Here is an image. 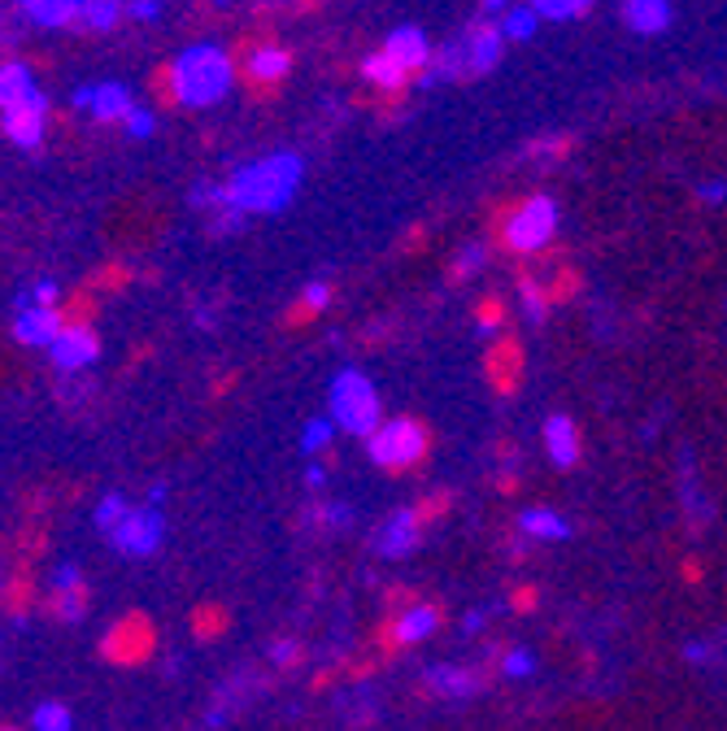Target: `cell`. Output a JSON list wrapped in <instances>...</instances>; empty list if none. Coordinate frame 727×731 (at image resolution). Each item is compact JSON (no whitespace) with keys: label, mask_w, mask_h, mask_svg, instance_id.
Wrapping results in <instances>:
<instances>
[{"label":"cell","mask_w":727,"mask_h":731,"mask_svg":"<svg viewBox=\"0 0 727 731\" xmlns=\"http://www.w3.org/2000/svg\"><path fill=\"white\" fill-rule=\"evenodd\" d=\"M331 419H340L344 432L353 436H375L384 427V410H380V393L371 388L367 375L357 371H340L331 384Z\"/></svg>","instance_id":"3957f363"},{"label":"cell","mask_w":727,"mask_h":731,"mask_svg":"<svg viewBox=\"0 0 727 731\" xmlns=\"http://www.w3.org/2000/svg\"><path fill=\"white\" fill-rule=\"evenodd\" d=\"M484 10H488V14H506L510 0H484Z\"/></svg>","instance_id":"7bdbcfd3"},{"label":"cell","mask_w":727,"mask_h":731,"mask_svg":"<svg viewBox=\"0 0 727 731\" xmlns=\"http://www.w3.org/2000/svg\"><path fill=\"white\" fill-rule=\"evenodd\" d=\"M501 53H506V31L501 27H475L471 40H467V70L484 75L501 62Z\"/></svg>","instance_id":"e0dca14e"},{"label":"cell","mask_w":727,"mask_h":731,"mask_svg":"<svg viewBox=\"0 0 727 731\" xmlns=\"http://www.w3.org/2000/svg\"><path fill=\"white\" fill-rule=\"evenodd\" d=\"M235 84V62L218 44H192L166 75L162 92L179 105H218Z\"/></svg>","instance_id":"7a4b0ae2"},{"label":"cell","mask_w":727,"mask_h":731,"mask_svg":"<svg viewBox=\"0 0 727 731\" xmlns=\"http://www.w3.org/2000/svg\"><path fill=\"white\" fill-rule=\"evenodd\" d=\"M192 623H196V636L214 640V636H222V627H227V610H218V605H201V610L192 614Z\"/></svg>","instance_id":"f546056e"},{"label":"cell","mask_w":727,"mask_h":731,"mask_svg":"<svg viewBox=\"0 0 727 731\" xmlns=\"http://www.w3.org/2000/svg\"><path fill=\"white\" fill-rule=\"evenodd\" d=\"M23 14L40 27H66L84 14V0H18Z\"/></svg>","instance_id":"ffe728a7"},{"label":"cell","mask_w":727,"mask_h":731,"mask_svg":"<svg viewBox=\"0 0 727 731\" xmlns=\"http://www.w3.org/2000/svg\"><path fill=\"white\" fill-rule=\"evenodd\" d=\"M301 183V157L296 153H270L227 179V209L244 214H279Z\"/></svg>","instance_id":"6da1fadb"},{"label":"cell","mask_w":727,"mask_h":731,"mask_svg":"<svg viewBox=\"0 0 727 731\" xmlns=\"http://www.w3.org/2000/svg\"><path fill=\"white\" fill-rule=\"evenodd\" d=\"M410 75H419L428 62H432V49H428V36L419 31V27H397L393 36H388V44H384Z\"/></svg>","instance_id":"ac0fdd59"},{"label":"cell","mask_w":727,"mask_h":731,"mask_svg":"<svg viewBox=\"0 0 727 731\" xmlns=\"http://www.w3.org/2000/svg\"><path fill=\"white\" fill-rule=\"evenodd\" d=\"M75 105L97 114V123H118L127 118L136 105H131V92L123 84H97V88H79L75 92Z\"/></svg>","instance_id":"30bf717a"},{"label":"cell","mask_w":727,"mask_h":731,"mask_svg":"<svg viewBox=\"0 0 727 731\" xmlns=\"http://www.w3.org/2000/svg\"><path fill=\"white\" fill-rule=\"evenodd\" d=\"M123 14H127V0H84V27H92V31H114L118 23H123Z\"/></svg>","instance_id":"603a6c76"},{"label":"cell","mask_w":727,"mask_h":731,"mask_svg":"<svg viewBox=\"0 0 727 731\" xmlns=\"http://www.w3.org/2000/svg\"><path fill=\"white\" fill-rule=\"evenodd\" d=\"M127 514H131V505H127L123 497H105V501H101V510H97V527H101V531H114Z\"/></svg>","instance_id":"1f68e13d"},{"label":"cell","mask_w":727,"mask_h":731,"mask_svg":"<svg viewBox=\"0 0 727 731\" xmlns=\"http://www.w3.org/2000/svg\"><path fill=\"white\" fill-rule=\"evenodd\" d=\"M436 623H441V610L436 605H406L384 631H380V644L384 649H397V644H414V640H423V636H432L436 631Z\"/></svg>","instance_id":"9c48e42d"},{"label":"cell","mask_w":727,"mask_h":731,"mask_svg":"<svg viewBox=\"0 0 727 731\" xmlns=\"http://www.w3.org/2000/svg\"><path fill=\"white\" fill-rule=\"evenodd\" d=\"M497 322H501V300H484V305H480V326L493 331Z\"/></svg>","instance_id":"74e56055"},{"label":"cell","mask_w":727,"mask_h":731,"mask_svg":"<svg viewBox=\"0 0 727 731\" xmlns=\"http://www.w3.org/2000/svg\"><path fill=\"white\" fill-rule=\"evenodd\" d=\"M270 657H275L279 666H296V657H301V644H296V640H279V644L270 649Z\"/></svg>","instance_id":"e575fe53"},{"label":"cell","mask_w":727,"mask_h":731,"mask_svg":"<svg viewBox=\"0 0 727 731\" xmlns=\"http://www.w3.org/2000/svg\"><path fill=\"white\" fill-rule=\"evenodd\" d=\"M44 123H49V101L40 92H27L23 101L5 105V136L18 149H36L44 140Z\"/></svg>","instance_id":"52a82bcc"},{"label":"cell","mask_w":727,"mask_h":731,"mask_svg":"<svg viewBox=\"0 0 727 731\" xmlns=\"http://www.w3.org/2000/svg\"><path fill=\"white\" fill-rule=\"evenodd\" d=\"M506 670L523 675V670H527V653H510V657H506Z\"/></svg>","instance_id":"60d3db41"},{"label":"cell","mask_w":727,"mask_h":731,"mask_svg":"<svg viewBox=\"0 0 727 731\" xmlns=\"http://www.w3.org/2000/svg\"><path fill=\"white\" fill-rule=\"evenodd\" d=\"M162 14V0H131V18H157Z\"/></svg>","instance_id":"f35d334b"},{"label":"cell","mask_w":727,"mask_h":731,"mask_svg":"<svg viewBox=\"0 0 727 731\" xmlns=\"http://www.w3.org/2000/svg\"><path fill=\"white\" fill-rule=\"evenodd\" d=\"M327 436H331V423H314V427H305V453L322 449V445H327Z\"/></svg>","instance_id":"d590c367"},{"label":"cell","mask_w":727,"mask_h":731,"mask_svg":"<svg viewBox=\"0 0 727 731\" xmlns=\"http://www.w3.org/2000/svg\"><path fill=\"white\" fill-rule=\"evenodd\" d=\"M10 731H14V727H10Z\"/></svg>","instance_id":"ee69618b"},{"label":"cell","mask_w":727,"mask_h":731,"mask_svg":"<svg viewBox=\"0 0 727 731\" xmlns=\"http://www.w3.org/2000/svg\"><path fill=\"white\" fill-rule=\"evenodd\" d=\"M71 322H62V313L58 309H44V305H23V318H18V339L23 344H40V348H53L58 339H62V331H66Z\"/></svg>","instance_id":"7c38bea8"},{"label":"cell","mask_w":727,"mask_h":731,"mask_svg":"<svg viewBox=\"0 0 727 731\" xmlns=\"http://www.w3.org/2000/svg\"><path fill=\"white\" fill-rule=\"evenodd\" d=\"M101 352L97 335L88 326H66L62 339L53 344V361H58V371H84V366H92Z\"/></svg>","instance_id":"4fadbf2b"},{"label":"cell","mask_w":727,"mask_h":731,"mask_svg":"<svg viewBox=\"0 0 727 731\" xmlns=\"http://www.w3.org/2000/svg\"><path fill=\"white\" fill-rule=\"evenodd\" d=\"M428 449H432V432L419 419H393L371 436V462L393 475L419 466L428 458Z\"/></svg>","instance_id":"277c9868"},{"label":"cell","mask_w":727,"mask_h":731,"mask_svg":"<svg viewBox=\"0 0 727 731\" xmlns=\"http://www.w3.org/2000/svg\"><path fill=\"white\" fill-rule=\"evenodd\" d=\"M428 683H432L436 692L462 696V692H471V688L480 683V675H471V670H432V675H428Z\"/></svg>","instance_id":"83f0119b"},{"label":"cell","mask_w":727,"mask_h":731,"mask_svg":"<svg viewBox=\"0 0 727 731\" xmlns=\"http://www.w3.org/2000/svg\"><path fill=\"white\" fill-rule=\"evenodd\" d=\"M288 70H292V53L279 49V44H253V49L244 53V75H248L253 84H262V88L288 79Z\"/></svg>","instance_id":"5bb4252c"},{"label":"cell","mask_w":727,"mask_h":731,"mask_svg":"<svg viewBox=\"0 0 727 731\" xmlns=\"http://www.w3.org/2000/svg\"><path fill=\"white\" fill-rule=\"evenodd\" d=\"M31 727H36V731H71V714L49 701V705H40V709L31 714Z\"/></svg>","instance_id":"4dcf8cb0"},{"label":"cell","mask_w":727,"mask_h":731,"mask_svg":"<svg viewBox=\"0 0 727 731\" xmlns=\"http://www.w3.org/2000/svg\"><path fill=\"white\" fill-rule=\"evenodd\" d=\"M123 123H127L131 140H149V136H153V114H149L144 105H136V110H131V114H127Z\"/></svg>","instance_id":"836d02e7"},{"label":"cell","mask_w":727,"mask_h":731,"mask_svg":"<svg viewBox=\"0 0 727 731\" xmlns=\"http://www.w3.org/2000/svg\"><path fill=\"white\" fill-rule=\"evenodd\" d=\"M110 540H114L123 553L144 557V553H153V549L162 544V518H157L153 510H131V514L110 531Z\"/></svg>","instance_id":"ba28073f"},{"label":"cell","mask_w":727,"mask_h":731,"mask_svg":"<svg viewBox=\"0 0 727 731\" xmlns=\"http://www.w3.org/2000/svg\"><path fill=\"white\" fill-rule=\"evenodd\" d=\"M701 196H705V201H723V196H727V183H710Z\"/></svg>","instance_id":"b9f144b4"},{"label":"cell","mask_w":727,"mask_h":731,"mask_svg":"<svg viewBox=\"0 0 727 731\" xmlns=\"http://www.w3.org/2000/svg\"><path fill=\"white\" fill-rule=\"evenodd\" d=\"M484 257H488V253H484L480 244L462 248V253H458V261H454V279H467V274H475V270L484 266Z\"/></svg>","instance_id":"d6a6232c"},{"label":"cell","mask_w":727,"mask_h":731,"mask_svg":"<svg viewBox=\"0 0 727 731\" xmlns=\"http://www.w3.org/2000/svg\"><path fill=\"white\" fill-rule=\"evenodd\" d=\"M527 536H540V540H562L566 536V527H562V518L558 514H545V510H532V514H523V523H519Z\"/></svg>","instance_id":"4316f807"},{"label":"cell","mask_w":727,"mask_h":731,"mask_svg":"<svg viewBox=\"0 0 727 731\" xmlns=\"http://www.w3.org/2000/svg\"><path fill=\"white\" fill-rule=\"evenodd\" d=\"M623 18L640 36H662L671 27V0H627Z\"/></svg>","instance_id":"d6986e66"},{"label":"cell","mask_w":727,"mask_h":731,"mask_svg":"<svg viewBox=\"0 0 727 731\" xmlns=\"http://www.w3.org/2000/svg\"><path fill=\"white\" fill-rule=\"evenodd\" d=\"M27 92H36V84H31V70L23 66V62H10L5 66V75H0V101H23Z\"/></svg>","instance_id":"d4e9b609"},{"label":"cell","mask_w":727,"mask_h":731,"mask_svg":"<svg viewBox=\"0 0 727 731\" xmlns=\"http://www.w3.org/2000/svg\"><path fill=\"white\" fill-rule=\"evenodd\" d=\"M327 300H331V287H327V283H309V287L301 292V300L292 305L288 322L296 326V322H309V318H318V309H327Z\"/></svg>","instance_id":"cb8c5ba5"},{"label":"cell","mask_w":727,"mask_h":731,"mask_svg":"<svg viewBox=\"0 0 727 731\" xmlns=\"http://www.w3.org/2000/svg\"><path fill=\"white\" fill-rule=\"evenodd\" d=\"M449 510V497H432V501H423V505H414V514L423 518V523H432L436 514H445Z\"/></svg>","instance_id":"8d00e7d4"},{"label":"cell","mask_w":727,"mask_h":731,"mask_svg":"<svg viewBox=\"0 0 727 731\" xmlns=\"http://www.w3.org/2000/svg\"><path fill=\"white\" fill-rule=\"evenodd\" d=\"M428 523L414 514V510H401V514H393L388 518V527L375 536V549L384 553V557H401V553H410L414 544H419V531H423Z\"/></svg>","instance_id":"2e32d148"},{"label":"cell","mask_w":727,"mask_h":731,"mask_svg":"<svg viewBox=\"0 0 727 731\" xmlns=\"http://www.w3.org/2000/svg\"><path fill=\"white\" fill-rule=\"evenodd\" d=\"M588 5H592V0H532V10H536L540 18H553V23H566V18L584 14Z\"/></svg>","instance_id":"f1b7e54d"},{"label":"cell","mask_w":727,"mask_h":731,"mask_svg":"<svg viewBox=\"0 0 727 731\" xmlns=\"http://www.w3.org/2000/svg\"><path fill=\"white\" fill-rule=\"evenodd\" d=\"M105 657L110 662H118V666H131V662H144L149 653H153V623L144 618V614H131V618H123V623H114L110 627V636H105Z\"/></svg>","instance_id":"8992f818"},{"label":"cell","mask_w":727,"mask_h":731,"mask_svg":"<svg viewBox=\"0 0 727 731\" xmlns=\"http://www.w3.org/2000/svg\"><path fill=\"white\" fill-rule=\"evenodd\" d=\"M367 79H371L375 88H384V92H401L414 75H410V70H406V66H401L388 49H380V53H371V57H367Z\"/></svg>","instance_id":"7402d4cb"},{"label":"cell","mask_w":727,"mask_h":731,"mask_svg":"<svg viewBox=\"0 0 727 731\" xmlns=\"http://www.w3.org/2000/svg\"><path fill=\"white\" fill-rule=\"evenodd\" d=\"M484 375H488V384L501 393V397H510L514 388H519V375H523V348H519V339H497L493 344V352H488V361H484Z\"/></svg>","instance_id":"8fae6325"},{"label":"cell","mask_w":727,"mask_h":731,"mask_svg":"<svg viewBox=\"0 0 727 731\" xmlns=\"http://www.w3.org/2000/svg\"><path fill=\"white\" fill-rule=\"evenodd\" d=\"M553 231H558V205L549 196H532L506 218L501 240H506L510 253H536L553 240Z\"/></svg>","instance_id":"5b68a950"},{"label":"cell","mask_w":727,"mask_h":731,"mask_svg":"<svg viewBox=\"0 0 727 731\" xmlns=\"http://www.w3.org/2000/svg\"><path fill=\"white\" fill-rule=\"evenodd\" d=\"M84 610H88V588H84L79 570L62 566L58 583H53V597H49V614L62 618V623H75V618H84Z\"/></svg>","instance_id":"9a60e30c"},{"label":"cell","mask_w":727,"mask_h":731,"mask_svg":"<svg viewBox=\"0 0 727 731\" xmlns=\"http://www.w3.org/2000/svg\"><path fill=\"white\" fill-rule=\"evenodd\" d=\"M545 449H549V458L558 462V466H571L575 458H579V432H575V423L571 419H549L545 423Z\"/></svg>","instance_id":"44dd1931"},{"label":"cell","mask_w":727,"mask_h":731,"mask_svg":"<svg viewBox=\"0 0 727 731\" xmlns=\"http://www.w3.org/2000/svg\"><path fill=\"white\" fill-rule=\"evenodd\" d=\"M31 300H36V305H44V309H53V305H58V283H40Z\"/></svg>","instance_id":"ab89813d"},{"label":"cell","mask_w":727,"mask_h":731,"mask_svg":"<svg viewBox=\"0 0 727 731\" xmlns=\"http://www.w3.org/2000/svg\"><path fill=\"white\" fill-rule=\"evenodd\" d=\"M536 23H540V14H536L532 5H514V10H506L501 31H506V40H532Z\"/></svg>","instance_id":"484cf974"}]
</instances>
